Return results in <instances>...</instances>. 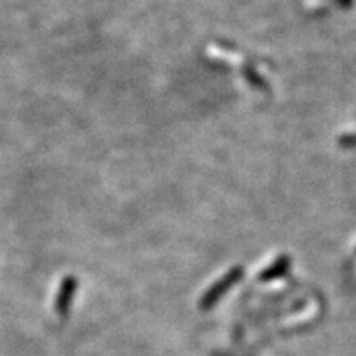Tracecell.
Listing matches in <instances>:
<instances>
[{"instance_id":"6da1fadb","label":"cell","mask_w":356,"mask_h":356,"mask_svg":"<svg viewBox=\"0 0 356 356\" xmlns=\"http://www.w3.org/2000/svg\"><path fill=\"white\" fill-rule=\"evenodd\" d=\"M73 291H74L73 280L71 279L65 280L63 287H61V292H60V296H58V300H56V312L60 315L68 314V307L71 302V296H73Z\"/></svg>"}]
</instances>
